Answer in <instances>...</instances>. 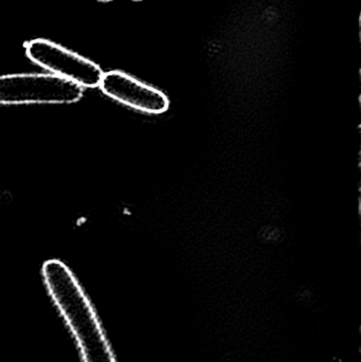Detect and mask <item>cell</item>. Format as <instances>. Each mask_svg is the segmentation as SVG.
<instances>
[{"label": "cell", "instance_id": "8992f818", "mask_svg": "<svg viewBox=\"0 0 361 362\" xmlns=\"http://www.w3.org/2000/svg\"><path fill=\"white\" fill-rule=\"evenodd\" d=\"M133 1H141V0H133Z\"/></svg>", "mask_w": 361, "mask_h": 362}, {"label": "cell", "instance_id": "3957f363", "mask_svg": "<svg viewBox=\"0 0 361 362\" xmlns=\"http://www.w3.org/2000/svg\"><path fill=\"white\" fill-rule=\"evenodd\" d=\"M28 57L55 76L71 81L83 88L100 86L104 72L90 59L44 38L25 45Z\"/></svg>", "mask_w": 361, "mask_h": 362}, {"label": "cell", "instance_id": "7a4b0ae2", "mask_svg": "<svg viewBox=\"0 0 361 362\" xmlns=\"http://www.w3.org/2000/svg\"><path fill=\"white\" fill-rule=\"evenodd\" d=\"M83 87L55 74H19L0 76V104H71L80 101Z\"/></svg>", "mask_w": 361, "mask_h": 362}, {"label": "cell", "instance_id": "277c9868", "mask_svg": "<svg viewBox=\"0 0 361 362\" xmlns=\"http://www.w3.org/2000/svg\"><path fill=\"white\" fill-rule=\"evenodd\" d=\"M99 87L114 101L144 114H163L169 110V99L162 91L119 70L104 74Z\"/></svg>", "mask_w": 361, "mask_h": 362}, {"label": "cell", "instance_id": "5b68a950", "mask_svg": "<svg viewBox=\"0 0 361 362\" xmlns=\"http://www.w3.org/2000/svg\"><path fill=\"white\" fill-rule=\"evenodd\" d=\"M99 1H101V2H110V1H112V0H99Z\"/></svg>", "mask_w": 361, "mask_h": 362}, {"label": "cell", "instance_id": "6da1fadb", "mask_svg": "<svg viewBox=\"0 0 361 362\" xmlns=\"http://www.w3.org/2000/svg\"><path fill=\"white\" fill-rule=\"evenodd\" d=\"M51 301L71 334L82 362H118L101 319L67 265L49 259L42 268Z\"/></svg>", "mask_w": 361, "mask_h": 362}]
</instances>
